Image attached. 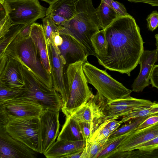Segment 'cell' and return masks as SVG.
<instances>
[{
    "instance_id": "obj_11",
    "label": "cell",
    "mask_w": 158,
    "mask_h": 158,
    "mask_svg": "<svg viewBox=\"0 0 158 158\" xmlns=\"http://www.w3.org/2000/svg\"><path fill=\"white\" fill-rule=\"evenodd\" d=\"M36 152L13 138L5 127H0V158H35L37 157Z\"/></svg>"
},
{
    "instance_id": "obj_2",
    "label": "cell",
    "mask_w": 158,
    "mask_h": 158,
    "mask_svg": "<svg viewBox=\"0 0 158 158\" xmlns=\"http://www.w3.org/2000/svg\"><path fill=\"white\" fill-rule=\"evenodd\" d=\"M76 10L77 13L73 17L62 26H58L59 33L71 36L86 48L89 56L96 57L91 39L101 28L93 0H79Z\"/></svg>"
},
{
    "instance_id": "obj_4",
    "label": "cell",
    "mask_w": 158,
    "mask_h": 158,
    "mask_svg": "<svg viewBox=\"0 0 158 158\" xmlns=\"http://www.w3.org/2000/svg\"><path fill=\"white\" fill-rule=\"evenodd\" d=\"M84 62L79 61L69 64L66 75L69 97L61 110L66 117L71 116L94 98L83 70Z\"/></svg>"
},
{
    "instance_id": "obj_8",
    "label": "cell",
    "mask_w": 158,
    "mask_h": 158,
    "mask_svg": "<svg viewBox=\"0 0 158 158\" xmlns=\"http://www.w3.org/2000/svg\"><path fill=\"white\" fill-rule=\"evenodd\" d=\"M13 25L31 24L46 16L47 8L38 0H0Z\"/></svg>"
},
{
    "instance_id": "obj_30",
    "label": "cell",
    "mask_w": 158,
    "mask_h": 158,
    "mask_svg": "<svg viewBox=\"0 0 158 158\" xmlns=\"http://www.w3.org/2000/svg\"><path fill=\"white\" fill-rule=\"evenodd\" d=\"M43 27L48 45L52 43L53 34L59 32V26L56 24L52 20L50 15H46L43 20Z\"/></svg>"
},
{
    "instance_id": "obj_29",
    "label": "cell",
    "mask_w": 158,
    "mask_h": 158,
    "mask_svg": "<svg viewBox=\"0 0 158 158\" xmlns=\"http://www.w3.org/2000/svg\"><path fill=\"white\" fill-rule=\"evenodd\" d=\"M148 116L140 117L131 119L127 123L123 125L121 127L113 132L108 139H112L135 130L137 127Z\"/></svg>"
},
{
    "instance_id": "obj_32",
    "label": "cell",
    "mask_w": 158,
    "mask_h": 158,
    "mask_svg": "<svg viewBox=\"0 0 158 158\" xmlns=\"http://www.w3.org/2000/svg\"><path fill=\"white\" fill-rule=\"evenodd\" d=\"M20 90L8 89L0 85V104L13 99L19 94Z\"/></svg>"
},
{
    "instance_id": "obj_39",
    "label": "cell",
    "mask_w": 158,
    "mask_h": 158,
    "mask_svg": "<svg viewBox=\"0 0 158 158\" xmlns=\"http://www.w3.org/2000/svg\"><path fill=\"white\" fill-rule=\"evenodd\" d=\"M152 87L158 89V64L154 65L152 70L150 78Z\"/></svg>"
},
{
    "instance_id": "obj_31",
    "label": "cell",
    "mask_w": 158,
    "mask_h": 158,
    "mask_svg": "<svg viewBox=\"0 0 158 158\" xmlns=\"http://www.w3.org/2000/svg\"><path fill=\"white\" fill-rule=\"evenodd\" d=\"M102 149V145L95 141L91 140L85 145L81 158H97Z\"/></svg>"
},
{
    "instance_id": "obj_48",
    "label": "cell",
    "mask_w": 158,
    "mask_h": 158,
    "mask_svg": "<svg viewBox=\"0 0 158 158\" xmlns=\"http://www.w3.org/2000/svg\"><path fill=\"white\" fill-rule=\"evenodd\" d=\"M155 37L156 40V49L158 53V33L155 35Z\"/></svg>"
},
{
    "instance_id": "obj_26",
    "label": "cell",
    "mask_w": 158,
    "mask_h": 158,
    "mask_svg": "<svg viewBox=\"0 0 158 158\" xmlns=\"http://www.w3.org/2000/svg\"><path fill=\"white\" fill-rule=\"evenodd\" d=\"M25 24L13 25L4 36L0 39V55L4 54L7 47L15 39Z\"/></svg>"
},
{
    "instance_id": "obj_25",
    "label": "cell",
    "mask_w": 158,
    "mask_h": 158,
    "mask_svg": "<svg viewBox=\"0 0 158 158\" xmlns=\"http://www.w3.org/2000/svg\"><path fill=\"white\" fill-rule=\"evenodd\" d=\"M158 113V103L155 102L149 106L133 110L121 117L119 121L121 124L127 122L129 120L136 118L146 116Z\"/></svg>"
},
{
    "instance_id": "obj_37",
    "label": "cell",
    "mask_w": 158,
    "mask_h": 158,
    "mask_svg": "<svg viewBox=\"0 0 158 158\" xmlns=\"http://www.w3.org/2000/svg\"><path fill=\"white\" fill-rule=\"evenodd\" d=\"M13 25L6 14L4 18L0 19V39L2 38Z\"/></svg>"
},
{
    "instance_id": "obj_35",
    "label": "cell",
    "mask_w": 158,
    "mask_h": 158,
    "mask_svg": "<svg viewBox=\"0 0 158 158\" xmlns=\"http://www.w3.org/2000/svg\"><path fill=\"white\" fill-rule=\"evenodd\" d=\"M146 20L148 30L153 31L158 27V12L156 10L152 11Z\"/></svg>"
},
{
    "instance_id": "obj_46",
    "label": "cell",
    "mask_w": 158,
    "mask_h": 158,
    "mask_svg": "<svg viewBox=\"0 0 158 158\" xmlns=\"http://www.w3.org/2000/svg\"><path fill=\"white\" fill-rule=\"evenodd\" d=\"M84 149L81 151L75 152L67 156L65 158H81V155L82 154Z\"/></svg>"
},
{
    "instance_id": "obj_28",
    "label": "cell",
    "mask_w": 158,
    "mask_h": 158,
    "mask_svg": "<svg viewBox=\"0 0 158 158\" xmlns=\"http://www.w3.org/2000/svg\"><path fill=\"white\" fill-rule=\"evenodd\" d=\"M133 131L108 140L102 146V151L97 158H106L107 156L115 150L126 137L131 133Z\"/></svg>"
},
{
    "instance_id": "obj_33",
    "label": "cell",
    "mask_w": 158,
    "mask_h": 158,
    "mask_svg": "<svg viewBox=\"0 0 158 158\" xmlns=\"http://www.w3.org/2000/svg\"><path fill=\"white\" fill-rule=\"evenodd\" d=\"M81 130L85 142V145L90 140L93 130V123L79 122Z\"/></svg>"
},
{
    "instance_id": "obj_40",
    "label": "cell",
    "mask_w": 158,
    "mask_h": 158,
    "mask_svg": "<svg viewBox=\"0 0 158 158\" xmlns=\"http://www.w3.org/2000/svg\"><path fill=\"white\" fill-rule=\"evenodd\" d=\"M10 119L3 109L0 106V127H5Z\"/></svg>"
},
{
    "instance_id": "obj_10",
    "label": "cell",
    "mask_w": 158,
    "mask_h": 158,
    "mask_svg": "<svg viewBox=\"0 0 158 158\" xmlns=\"http://www.w3.org/2000/svg\"><path fill=\"white\" fill-rule=\"evenodd\" d=\"M53 88L60 93L64 106L69 97V91L65 65L60 54L58 47L52 43L48 45Z\"/></svg>"
},
{
    "instance_id": "obj_9",
    "label": "cell",
    "mask_w": 158,
    "mask_h": 158,
    "mask_svg": "<svg viewBox=\"0 0 158 158\" xmlns=\"http://www.w3.org/2000/svg\"><path fill=\"white\" fill-rule=\"evenodd\" d=\"M17 56L42 83L50 88H53L52 76L44 67L37 48L30 36L20 44Z\"/></svg>"
},
{
    "instance_id": "obj_42",
    "label": "cell",
    "mask_w": 158,
    "mask_h": 158,
    "mask_svg": "<svg viewBox=\"0 0 158 158\" xmlns=\"http://www.w3.org/2000/svg\"><path fill=\"white\" fill-rule=\"evenodd\" d=\"M63 42V39L60 36L59 32L54 33L52 36V44L58 47L60 46Z\"/></svg>"
},
{
    "instance_id": "obj_23",
    "label": "cell",
    "mask_w": 158,
    "mask_h": 158,
    "mask_svg": "<svg viewBox=\"0 0 158 158\" xmlns=\"http://www.w3.org/2000/svg\"><path fill=\"white\" fill-rule=\"evenodd\" d=\"M79 122H85L93 124L96 118V111L94 103L91 99L71 115Z\"/></svg>"
},
{
    "instance_id": "obj_21",
    "label": "cell",
    "mask_w": 158,
    "mask_h": 158,
    "mask_svg": "<svg viewBox=\"0 0 158 158\" xmlns=\"http://www.w3.org/2000/svg\"><path fill=\"white\" fill-rule=\"evenodd\" d=\"M57 140L67 141L85 140L79 121L71 116L66 117L65 123Z\"/></svg>"
},
{
    "instance_id": "obj_18",
    "label": "cell",
    "mask_w": 158,
    "mask_h": 158,
    "mask_svg": "<svg viewBox=\"0 0 158 158\" xmlns=\"http://www.w3.org/2000/svg\"><path fill=\"white\" fill-rule=\"evenodd\" d=\"M19 62L9 59L2 72L0 74V85L9 89L20 90L24 85Z\"/></svg>"
},
{
    "instance_id": "obj_1",
    "label": "cell",
    "mask_w": 158,
    "mask_h": 158,
    "mask_svg": "<svg viewBox=\"0 0 158 158\" xmlns=\"http://www.w3.org/2000/svg\"><path fill=\"white\" fill-rule=\"evenodd\" d=\"M104 30L106 48L104 55L97 58L99 64L130 76L144 51V42L135 19L130 15L119 16Z\"/></svg>"
},
{
    "instance_id": "obj_12",
    "label": "cell",
    "mask_w": 158,
    "mask_h": 158,
    "mask_svg": "<svg viewBox=\"0 0 158 158\" xmlns=\"http://www.w3.org/2000/svg\"><path fill=\"white\" fill-rule=\"evenodd\" d=\"M43 154L55 142L59 134V112L44 110L40 116Z\"/></svg>"
},
{
    "instance_id": "obj_44",
    "label": "cell",
    "mask_w": 158,
    "mask_h": 158,
    "mask_svg": "<svg viewBox=\"0 0 158 158\" xmlns=\"http://www.w3.org/2000/svg\"><path fill=\"white\" fill-rule=\"evenodd\" d=\"M9 60L8 57L5 54L0 55V74L4 69Z\"/></svg>"
},
{
    "instance_id": "obj_16",
    "label": "cell",
    "mask_w": 158,
    "mask_h": 158,
    "mask_svg": "<svg viewBox=\"0 0 158 158\" xmlns=\"http://www.w3.org/2000/svg\"><path fill=\"white\" fill-rule=\"evenodd\" d=\"M63 42L58 48L63 63H67L68 57L72 60V63L81 61L84 63L87 60L88 53L86 48L71 36L64 34H60Z\"/></svg>"
},
{
    "instance_id": "obj_6",
    "label": "cell",
    "mask_w": 158,
    "mask_h": 158,
    "mask_svg": "<svg viewBox=\"0 0 158 158\" xmlns=\"http://www.w3.org/2000/svg\"><path fill=\"white\" fill-rule=\"evenodd\" d=\"M92 99L94 105L96 118L102 122L116 119L133 110L149 106L155 103L131 96L107 101L98 92Z\"/></svg>"
},
{
    "instance_id": "obj_13",
    "label": "cell",
    "mask_w": 158,
    "mask_h": 158,
    "mask_svg": "<svg viewBox=\"0 0 158 158\" xmlns=\"http://www.w3.org/2000/svg\"><path fill=\"white\" fill-rule=\"evenodd\" d=\"M158 60V53L156 49L144 50L139 63L140 65L139 73L131 86L133 91L141 92L151 84V73L155 64Z\"/></svg>"
},
{
    "instance_id": "obj_47",
    "label": "cell",
    "mask_w": 158,
    "mask_h": 158,
    "mask_svg": "<svg viewBox=\"0 0 158 158\" xmlns=\"http://www.w3.org/2000/svg\"><path fill=\"white\" fill-rule=\"evenodd\" d=\"M42 1H44L48 3L49 5H51L55 3L59 0H41Z\"/></svg>"
},
{
    "instance_id": "obj_38",
    "label": "cell",
    "mask_w": 158,
    "mask_h": 158,
    "mask_svg": "<svg viewBox=\"0 0 158 158\" xmlns=\"http://www.w3.org/2000/svg\"><path fill=\"white\" fill-rule=\"evenodd\" d=\"M158 123V113L149 116L135 129L140 130Z\"/></svg>"
},
{
    "instance_id": "obj_27",
    "label": "cell",
    "mask_w": 158,
    "mask_h": 158,
    "mask_svg": "<svg viewBox=\"0 0 158 158\" xmlns=\"http://www.w3.org/2000/svg\"><path fill=\"white\" fill-rule=\"evenodd\" d=\"M91 40L97 55L96 57L104 55L105 53L107 46L104 29L99 30L93 35Z\"/></svg>"
},
{
    "instance_id": "obj_34",
    "label": "cell",
    "mask_w": 158,
    "mask_h": 158,
    "mask_svg": "<svg viewBox=\"0 0 158 158\" xmlns=\"http://www.w3.org/2000/svg\"><path fill=\"white\" fill-rule=\"evenodd\" d=\"M114 10L121 16H125L130 15L127 13L126 9L122 3L114 0H101Z\"/></svg>"
},
{
    "instance_id": "obj_3",
    "label": "cell",
    "mask_w": 158,
    "mask_h": 158,
    "mask_svg": "<svg viewBox=\"0 0 158 158\" xmlns=\"http://www.w3.org/2000/svg\"><path fill=\"white\" fill-rule=\"evenodd\" d=\"M24 84L13 99L33 103L49 109L59 112L63 106L61 95L54 88H50L40 80L18 56Z\"/></svg>"
},
{
    "instance_id": "obj_20",
    "label": "cell",
    "mask_w": 158,
    "mask_h": 158,
    "mask_svg": "<svg viewBox=\"0 0 158 158\" xmlns=\"http://www.w3.org/2000/svg\"><path fill=\"white\" fill-rule=\"evenodd\" d=\"M85 140L67 141L57 140L44 154L48 158H64L66 156L83 150Z\"/></svg>"
},
{
    "instance_id": "obj_19",
    "label": "cell",
    "mask_w": 158,
    "mask_h": 158,
    "mask_svg": "<svg viewBox=\"0 0 158 158\" xmlns=\"http://www.w3.org/2000/svg\"><path fill=\"white\" fill-rule=\"evenodd\" d=\"M30 37L37 48L44 67L48 73L51 75L48 45L43 27L41 24L35 23L32 24Z\"/></svg>"
},
{
    "instance_id": "obj_36",
    "label": "cell",
    "mask_w": 158,
    "mask_h": 158,
    "mask_svg": "<svg viewBox=\"0 0 158 158\" xmlns=\"http://www.w3.org/2000/svg\"><path fill=\"white\" fill-rule=\"evenodd\" d=\"M158 148V136L154 138L141 144L136 148L135 150L152 151Z\"/></svg>"
},
{
    "instance_id": "obj_17",
    "label": "cell",
    "mask_w": 158,
    "mask_h": 158,
    "mask_svg": "<svg viewBox=\"0 0 158 158\" xmlns=\"http://www.w3.org/2000/svg\"><path fill=\"white\" fill-rule=\"evenodd\" d=\"M79 0H59L47 8L46 15H50L54 23L61 26L77 13L76 6Z\"/></svg>"
},
{
    "instance_id": "obj_14",
    "label": "cell",
    "mask_w": 158,
    "mask_h": 158,
    "mask_svg": "<svg viewBox=\"0 0 158 158\" xmlns=\"http://www.w3.org/2000/svg\"><path fill=\"white\" fill-rule=\"evenodd\" d=\"M10 120L15 118L39 116L43 108L38 105L30 102L12 99L0 104Z\"/></svg>"
},
{
    "instance_id": "obj_24",
    "label": "cell",
    "mask_w": 158,
    "mask_h": 158,
    "mask_svg": "<svg viewBox=\"0 0 158 158\" xmlns=\"http://www.w3.org/2000/svg\"><path fill=\"white\" fill-rule=\"evenodd\" d=\"M106 121L102 122L97 120L94 122L90 141H95L102 146L107 141L112 132L106 126Z\"/></svg>"
},
{
    "instance_id": "obj_5",
    "label": "cell",
    "mask_w": 158,
    "mask_h": 158,
    "mask_svg": "<svg viewBox=\"0 0 158 158\" xmlns=\"http://www.w3.org/2000/svg\"><path fill=\"white\" fill-rule=\"evenodd\" d=\"M83 70L88 83L92 85L98 94L107 101H111L130 96L132 90L114 79L106 70L99 69L87 60L83 64Z\"/></svg>"
},
{
    "instance_id": "obj_7",
    "label": "cell",
    "mask_w": 158,
    "mask_h": 158,
    "mask_svg": "<svg viewBox=\"0 0 158 158\" xmlns=\"http://www.w3.org/2000/svg\"><path fill=\"white\" fill-rule=\"evenodd\" d=\"M40 125V116L27 117L10 119L5 128L13 138L41 154Z\"/></svg>"
},
{
    "instance_id": "obj_43",
    "label": "cell",
    "mask_w": 158,
    "mask_h": 158,
    "mask_svg": "<svg viewBox=\"0 0 158 158\" xmlns=\"http://www.w3.org/2000/svg\"><path fill=\"white\" fill-rule=\"evenodd\" d=\"M32 24H25V26L19 33L20 35L25 39L30 36Z\"/></svg>"
},
{
    "instance_id": "obj_45",
    "label": "cell",
    "mask_w": 158,
    "mask_h": 158,
    "mask_svg": "<svg viewBox=\"0 0 158 158\" xmlns=\"http://www.w3.org/2000/svg\"><path fill=\"white\" fill-rule=\"evenodd\" d=\"M134 3L142 2L148 4L152 6H158V0H127Z\"/></svg>"
},
{
    "instance_id": "obj_15",
    "label": "cell",
    "mask_w": 158,
    "mask_h": 158,
    "mask_svg": "<svg viewBox=\"0 0 158 158\" xmlns=\"http://www.w3.org/2000/svg\"><path fill=\"white\" fill-rule=\"evenodd\" d=\"M158 136V123L140 130H134L126 137L115 150L110 153L135 150L139 145Z\"/></svg>"
},
{
    "instance_id": "obj_41",
    "label": "cell",
    "mask_w": 158,
    "mask_h": 158,
    "mask_svg": "<svg viewBox=\"0 0 158 158\" xmlns=\"http://www.w3.org/2000/svg\"><path fill=\"white\" fill-rule=\"evenodd\" d=\"M120 125L121 124L119 121L116 120L115 119H112L106 121L105 126L112 132L118 128Z\"/></svg>"
},
{
    "instance_id": "obj_22",
    "label": "cell",
    "mask_w": 158,
    "mask_h": 158,
    "mask_svg": "<svg viewBox=\"0 0 158 158\" xmlns=\"http://www.w3.org/2000/svg\"><path fill=\"white\" fill-rule=\"evenodd\" d=\"M96 10L102 29H105L120 16L102 1Z\"/></svg>"
}]
</instances>
